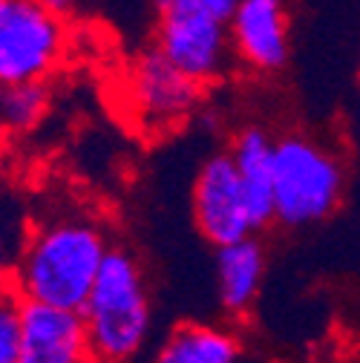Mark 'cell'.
Returning <instances> with one entry per match:
<instances>
[{
  "mask_svg": "<svg viewBox=\"0 0 360 363\" xmlns=\"http://www.w3.org/2000/svg\"><path fill=\"white\" fill-rule=\"evenodd\" d=\"M9 291H15V254L9 248L4 225H0V297Z\"/></svg>",
  "mask_w": 360,
  "mask_h": 363,
  "instance_id": "obj_16",
  "label": "cell"
},
{
  "mask_svg": "<svg viewBox=\"0 0 360 363\" xmlns=\"http://www.w3.org/2000/svg\"><path fill=\"white\" fill-rule=\"evenodd\" d=\"M343 156L308 133H283L274 147V216L286 228H311L334 216L346 196Z\"/></svg>",
  "mask_w": 360,
  "mask_h": 363,
  "instance_id": "obj_3",
  "label": "cell"
},
{
  "mask_svg": "<svg viewBox=\"0 0 360 363\" xmlns=\"http://www.w3.org/2000/svg\"><path fill=\"white\" fill-rule=\"evenodd\" d=\"M21 363H84L93 360L81 308L23 300Z\"/></svg>",
  "mask_w": 360,
  "mask_h": 363,
  "instance_id": "obj_9",
  "label": "cell"
},
{
  "mask_svg": "<svg viewBox=\"0 0 360 363\" xmlns=\"http://www.w3.org/2000/svg\"><path fill=\"white\" fill-rule=\"evenodd\" d=\"M237 64L257 75H277L291 58V18L286 0H240L228 18Z\"/></svg>",
  "mask_w": 360,
  "mask_h": 363,
  "instance_id": "obj_8",
  "label": "cell"
},
{
  "mask_svg": "<svg viewBox=\"0 0 360 363\" xmlns=\"http://www.w3.org/2000/svg\"><path fill=\"white\" fill-rule=\"evenodd\" d=\"M191 211L196 231L213 248L259 234L231 153H213L210 159H205L193 179Z\"/></svg>",
  "mask_w": 360,
  "mask_h": 363,
  "instance_id": "obj_6",
  "label": "cell"
},
{
  "mask_svg": "<svg viewBox=\"0 0 360 363\" xmlns=\"http://www.w3.org/2000/svg\"><path fill=\"white\" fill-rule=\"evenodd\" d=\"M274 147H277V139L259 124L242 127L228 147L240 170L242 185H245L257 231H265L268 225L277 222L274 216Z\"/></svg>",
  "mask_w": 360,
  "mask_h": 363,
  "instance_id": "obj_11",
  "label": "cell"
},
{
  "mask_svg": "<svg viewBox=\"0 0 360 363\" xmlns=\"http://www.w3.org/2000/svg\"><path fill=\"white\" fill-rule=\"evenodd\" d=\"M110 234L86 211H55L26 231L15 254V294L81 308L110 254Z\"/></svg>",
  "mask_w": 360,
  "mask_h": 363,
  "instance_id": "obj_1",
  "label": "cell"
},
{
  "mask_svg": "<svg viewBox=\"0 0 360 363\" xmlns=\"http://www.w3.org/2000/svg\"><path fill=\"white\" fill-rule=\"evenodd\" d=\"M240 0H153L156 12H196L228 21Z\"/></svg>",
  "mask_w": 360,
  "mask_h": 363,
  "instance_id": "obj_15",
  "label": "cell"
},
{
  "mask_svg": "<svg viewBox=\"0 0 360 363\" xmlns=\"http://www.w3.org/2000/svg\"><path fill=\"white\" fill-rule=\"evenodd\" d=\"M93 360L121 363L145 352L153 335V300L139 257L113 245L81 306Z\"/></svg>",
  "mask_w": 360,
  "mask_h": 363,
  "instance_id": "obj_2",
  "label": "cell"
},
{
  "mask_svg": "<svg viewBox=\"0 0 360 363\" xmlns=\"http://www.w3.org/2000/svg\"><path fill=\"white\" fill-rule=\"evenodd\" d=\"M69 50L67 18L43 0H0V86L55 75Z\"/></svg>",
  "mask_w": 360,
  "mask_h": 363,
  "instance_id": "obj_4",
  "label": "cell"
},
{
  "mask_svg": "<svg viewBox=\"0 0 360 363\" xmlns=\"http://www.w3.org/2000/svg\"><path fill=\"white\" fill-rule=\"evenodd\" d=\"M202 84L170 64L156 47L147 50L127 72L130 113L147 133H167L196 116Z\"/></svg>",
  "mask_w": 360,
  "mask_h": 363,
  "instance_id": "obj_5",
  "label": "cell"
},
{
  "mask_svg": "<svg viewBox=\"0 0 360 363\" xmlns=\"http://www.w3.org/2000/svg\"><path fill=\"white\" fill-rule=\"evenodd\" d=\"M357 139H360V113H357Z\"/></svg>",
  "mask_w": 360,
  "mask_h": 363,
  "instance_id": "obj_18",
  "label": "cell"
},
{
  "mask_svg": "<svg viewBox=\"0 0 360 363\" xmlns=\"http://www.w3.org/2000/svg\"><path fill=\"white\" fill-rule=\"evenodd\" d=\"M23 300L9 291L0 297V363H21L23 323H21Z\"/></svg>",
  "mask_w": 360,
  "mask_h": 363,
  "instance_id": "obj_14",
  "label": "cell"
},
{
  "mask_svg": "<svg viewBox=\"0 0 360 363\" xmlns=\"http://www.w3.org/2000/svg\"><path fill=\"white\" fill-rule=\"evenodd\" d=\"M242 354L245 346L234 329L193 320L173 326L156 352L162 363H234Z\"/></svg>",
  "mask_w": 360,
  "mask_h": 363,
  "instance_id": "obj_12",
  "label": "cell"
},
{
  "mask_svg": "<svg viewBox=\"0 0 360 363\" xmlns=\"http://www.w3.org/2000/svg\"><path fill=\"white\" fill-rule=\"evenodd\" d=\"M153 38L156 50L202 86L222 81L237 61L228 21L222 18L196 12H159Z\"/></svg>",
  "mask_w": 360,
  "mask_h": 363,
  "instance_id": "obj_7",
  "label": "cell"
},
{
  "mask_svg": "<svg viewBox=\"0 0 360 363\" xmlns=\"http://www.w3.org/2000/svg\"><path fill=\"white\" fill-rule=\"evenodd\" d=\"M50 110V93L43 81L0 86V127L23 133L40 124Z\"/></svg>",
  "mask_w": 360,
  "mask_h": 363,
  "instance_id": "obj_13",
  "label": "cell"
},
{
  "mask_svg": "<svg viewBox=\"0 0 360 363\" xmlns=\"http://www.w3.org/2000/svg\"><path fill=\"white\" fill-rule=\"evenodd\" d=\"M265 268H268V257L257 234L216 248V259H213L216 297L222 311L231 320H242L257 306L265 283Z\"/></svg>",
  "mask_w": 360,
  "mask_h": 363,
  "instance_id": "obj_10",
  "label": "cell"
},
{
  "mask_svg": "<svg viewBox=\"0 0 360 363\" xmlns=\"http://www.w3.org/2000/svg\"><path fill=\"white\" fill-rule=\"evenodd\" d=\"M43 4H47L52 12H58V15H69L72 12V4H75V0H43Z\"/></svg>",
  "mask_w": 360,
  "mask_h": 363,
  "instance_id": "obj_17",
  "label": "cell"
}]
</instances>
